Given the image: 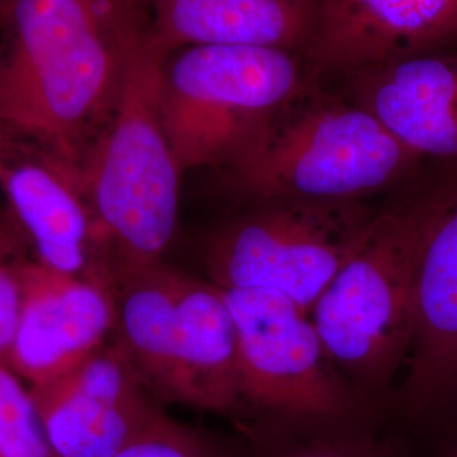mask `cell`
Wrapping results in <instances>:
<instances>
[{"label": "cell", "mask_w": 457, "mask_h": 457, "mask_svg": "<svg viewBox=\"0 0 457 457\" xmlns=\"http://www.w3.org/2000/svg\"><path fill=\"white\" fill-rule=\"evenodd\" d=\"M147 33L137 0H0V126L83 168Z\"/></svg>", "instance_id": "6da1fadb"}, {"label": "cell", "mask_w": 457, "mask_h": 457, "mask_svg": "<svg viewBox=\"0 0 457 457\" xmlns=\"http://www.w3.org/2000/svg\"><path fill=\"white\" fill-rule=\"evenodd\" d=\"M425 166L337 83L317 79L224 170L251 200L368 202Z\"/></svg>", "instance_id": "7a4b0ae2"}, {"label": "cell", "mask_w": 457, "mask_h": 457, "mask_svg": "<svg viewBox=\"0 0 457 457\" xmlns=\"http://www.w3.org/2000/svg\"><path fill=\"white\" fill-rule=\"evenodd\" d=\"M168 54L147 33L114 114L83 162L100 245L114 279L163 262L179 228L185 171L164 129L160 100Z\"/></svg>", "instance_id": "3957f363"}, {"label": "cell", "mask_w": 457, "mask_h": 457, "mask_svg": "<svg viewBox=\"0 0 457 457\" xmlns=\"http://www.w3.org/2000/svg\"><path fill=\"white\" fill-rule=\"evenodd\" d=\"M114 292V339L162 405L237 413V336L222 288L160 262L117 275Z\"/></svg>", "instance_id": "277c9868"}, {"label": "cell", "mask_w": 457, "mask_h": 457, "mask_svg": "<svg viewBox=\"0 0 457 457\" xmlns=\"http://www.w3.org/2000/svg\"><path fill=\"white\" fill-rule=\"evenodd\" d=\"M424 170L378 207L360 245L309 312L328 360L362 390L388 386L409 358L428 217Z\"/></svg>", "instance_id": "5b68a950"}, {"label": "cell", "mask_w": 457, "mask_h": 457, "mask_svg": "<svg viewBox=\"0 0 457 457\" xmlns=\"http://www.w3.org/2000/svg\"><path fill=\"white\" fill-rule=\"evenodd\" d=\"M313 80L303 54L281 49L188 46L170 53L160 100L183 171L228 166Z\"/></svg>", "instance_id": "8992f818"}, {"label": "cell", "mask_w": 457, "mask_h": 457, "mask_svg": "<svg viewBox=\"0 0 457 457\" xmlns=\"http://www.w3.org/2000/svg\"><path fill=\"white\" fill-rule=\"evenodd\" d=\"M370 202L270 198L213 236L207 268L222 290H264L311 312L375 220Z\"/></svg>", "instance_id": "52a82bcc"}, {"label": "cell", "mask_w": 457, "mask_h": 457, "mask_svg": "<svg viewBox=\"0 0 457 457\" xmlns=\"http://www.w3.org/2000/svg\"><path fill=\"white\" fill-rule=\"evenodd\" d=\"M222 292L236 322L245 403L268 420H360V398L328 360L307 312L264 290Z\"/></svg>", "instance_id": "ba28073f"}, {"label": "cell", "mask_w": 457, "mask_h": 457, "mask_svg": "<svg viewBox=\"0 0 457 457\" xmlns=\"http://www.w3.org/2000/svg\"><path fill=\"white\" fill-rule=\"evenodd\" d=\"M0 190L36 262L66 275L114 279L100 245L82 164L0 126Z\"/></svg>", "instance_id": "9c48e42d"}, {"label": "cell", "mask_w": 457, "mask_h": 457, "mask_svg": "<svg viewBox=\"0 0 457 457\" xmlns=\"http://www.w3.org/2000/svg\"><path fill=\"white\" fill-rule=\"evenodd\" d=\"M428 217L420 249L413 330L398 400L413 419L457 398V166L427 164Z\"/></svg>", "instance_id": "30bf717a"}, {"label": "cell", "mask_w": 457, "mask_h": 457, "mask_svg": "<svg viewBox=\"0 0 457 457\" xmlns=\"http://www.w3.org/2000/svg\"><path fill=\"white\" fill-rule=\"evenodd\" d=\"M29 390L56 457H114L166 413L114 337Z\"/></svg>", "instance_id": "8fae6325"}, {"label": "cell", "mask_w": 457, "mask_h": 457, "mask_svg": "<svg viewBox=\"0 0 457 457\" xmlns=\"http://www.w3.org/2000/svg\"><path fill=\"white\" fill-rule=\"evenodd\" d=\"M115 334L114 279L66 275L34 260L4 361L28 386L70 373Z\"/></svg>", "instance_id": "7c38bea8"}, {"label": "cell", "mask_w": 457, "mask_h": 457, "mask_svg": "<svg viewBox=\"0 0 457 457\" xmlns=\"http://www.w3.org/2000/svg\"><path fill=\"white\" fill-rule=\"evenodd\" d=\"M332 82L422 162L457 166V48L395 58Z\"/></svg>", "instance_id": "4fadbf2b"}, {"label": "cell", "mask_w": 457, "mask_h": 457, "mask_svg": "<svg viewBox=\"0 0 457 457\" xmlns=\"http://www.w3.org/2000/svg\"><path fill=\"white\" fill-rule=\"evenodd\" d=\"M457 48V0H322L307 58L320 80L432 49Z\"/></svg>", "instance_id": "5bb4252c"}, {"label": "cell", "mask_w": 457, "mask_h": 457, "mask_svg": "<svg viewBox=\"0 0 457 457\" xmlns=\"http://www.w3.org/2000/svg\"><path fill=\"white\" fill-rule=\"evenodd\" d=\"M149 33L173 53L188 46L281 49L307 56L322 0H149Z\"/></svg>", "instance_id": "9a60e30c"}, {"label": "cell", "mask_w": 457, "mask_h": 457, "mask_svg": "<svg viewBox=\"0 0 457 457\" xmlns=\"http://www.w3.org/2000/svg\"><path fill=\"white\" fill-rule=\"evenodd\" d=\"M358 424L268 420L253 430L249 457H390Z\"/></svg>", "instance_id": "2e32d148"}, {"label": "cell", "mask_w": 457, "mask_h": 457, "mask_svg": "<svg viewBox=\"0 0 457 457\" xmlns=\"http://www.w3.org/2000/svg\"><path fill=\"white\" fill-rule=\"evenodd\" d=\"M0 457H56L29 386L0 360Z\"/></svg>", "instance_id": "e0dca14e"}, {"label": "cell", "mask_w": 457, "mask_h": 457, "mask_svg": "<svg viewBox=\"0 0 457 457\" xmlns=\"http://www.w3.org/2000/svg\"><path fill=\"white\" fill-rule=\"evenodd\" d=\"M34 262L33 249L12 213L0 209V360L16 332L24 278Z\"/></svg>", "instance_id": "ac0fdd59"}, {"label": "cell", "mask_w": 457, "mask_h": 457, "mask_svg": "<svg viewBox=\"0 0 457 457\" xmlns=\"http://www.w3.org/2000/svg\"><path fill=\"white\" fill-rule=\"evenodd\" d=\"M114 457H249L164 413Z\"/></svg>", "instance_id": "d6986e66"}, {"label": "cell", "mask_w": 457, "mask_h": 457, "mask_svg": "<svg viewBox=\"0 0 457 457\" xmlns=\"http://www.w3.org/2000/svg\"><path fill=\"white\" fill-rule=\"evenodd\" d=\"M444 457H457V430L453 436V441L449 444L447 451H445V456Z\"/></svg>", "instance_id": "ffe728a7"}, {"label": "cell", "mask_w": 457, "mask_h": 457, "mask_svg": "<svg viewBox=\"0 0 457 457\" xmlns=\"http://www.w3.org/2000/svg\"><path fill=\"white\" fill-rule=\"evenodd\" d=\"M137 2H139V4H143V5H146V7L147 4H149V0H137Z\"/></svg>", "instance_id": "44dd1931"}]
</instances>
